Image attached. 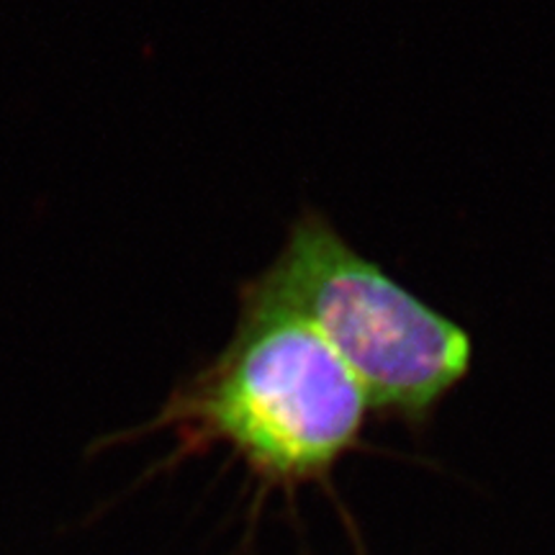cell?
Segmentation results:
<instances>
[{
  "mask_svg": "<svg viewBox=\"0 0 555 555\" xmlns=\"http://www.w3.org/2000/svg\"><path fill=\"white\" fill-rule=\"evenodd\" d=\"M371 401L324 339L278 304L240 288L237 327L176 388L152 429L180 453L224 446L268 486L324 478L363 437Z\"/></svg>",
  "mask_w": 555,
  "mask_h": 555,
  "instance_id": "cell-1",
  "label": "cell"
},
{
  "mask_svg": "<svg viewBox=\"0 0 555 555\" xmlns=\"http://www.w3.org/2000/svg\"><path fill=\"white\" fill-rule=\"evenodd\" d=\"M247 286L307 322L380 414L420 425L468 378L466 327L367 260L317 208L291 221L273 262Z\"/></svg>",
  "mask_w": 555,
  "mask_h": 555,
  "instance_id": "cell-2",
  "label": "cell"
}]
</instances>
